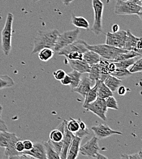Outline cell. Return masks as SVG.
<instances>
[{
	"label": "cell",
	"mask_w": 142,
	"mask_h": 159,
	"mask_svg": "<svg viewBox=\"0 0 142 159\" xmlns=\"http://www.w3.org/2000/svg\"><path fill=\"white\" fill-rule=\"evenodd\" d=\"M59 34L57 30L38 31L33 40L32 54H36L45 48H53Z\"/></svg>",
	"instance_id": "cell-1"
},
{
	"label": "cell",
	"mask_w": 142,
	"mask_h": 159,
	"mask_svg": "<svg viewBox=\"0 0 142 159\" xmlns=\"http://www.w3.org/2000/svg\"><path fill=\"white\" fill-rule=\"evenodd\" d=\"M14 16L13 14L9 12L4 26L1 31V47L4 55L9 56L12 50V24Z\"/></svg>",
	"instance_id": "cell-2"
},
{
	"label": "cell",
	"mask_w": 142,
	"mask_h": 159,
	"mask_svg": "<svg viewBox=\"0 0 142 159\" xmlns=\"http://www.w3.org/2000/svg\"><path fill=\"white\" fill-rule=\"evenodd\" d=\"M85 45L86 47L88 48V50L97 53L102 58L105 60H113L118 55L128 51L126 50L118 48L107 44H99L91 45L88 44L86 42H85Z\"/></svg>",
	"instance_id": "cell-3"
},
{
	"label": "cell",
	"mask_w": 142,
	"mask_h": 159,
	"mask_svg": "<svg viewBox=\"0 0 142 159\" xmlns=\"http://www.w3.org/2000/svg\"><path fill=\"white\" fill-rule=\"evenodd\" d=\"M115 13L117 15L130 16L137 15L142 19V6L131 1L125 0L117 1L115 7Z\"/></svg>",
	"instance_id": "cell-4"
},
{
	"label": "cell",
	"mask_w": 142,
	"mask_h": 159,
	"mask_svg": "<svg viewBox=\"0 0 142 159\" xmlns=\"http://www.w3.org/2000/svg\"><path fill=\"white\" fill-rule=\"evenodd\" d=\"M79 28L67 31L60 33L54 47L55 52H58L65 47L72 43L77 40L80 34Z\"/></svg>",
	"instance_id": "cell-5"
},
{
	"label": "cell",
	"mask_w": 142,
	"mask_h": 159,
	"mask_svg": "<svg viewBox=\"0 0 142 159\" xmlns=\"http://www.w3.org/2000/svg\"><path fill=\"white\" fill-rule=\"evenodd\" d=\"M92 6L94 12V19L92 31L96 35L98 36L103 32L102 15L104 6L101 0H92Z\"/></svg>",
	"instance_id": "cell-6"
},
{
	"label": "cell",
	"mask_w": 142,
	"mask_h": 159,
	"mask_svg": "<svg viewBox=\"0 0 142 159\" xmlns=\"http://www.w3.org/2000/svg\"><path fill=\"white\" fill-rule=\"evenodd\" d=\"M83 107L88 111L93 113L102 120L104 121L107 120V118L106 114L108 108L107 107L105 100L104 99L98 98L93 102L83 106Z\"/></svg>",
	"instance_id": "cell-7"
},
{
	"label": "cell",
	"mask_w": 142,
	"mask_h": 159,
	"mask_svg": "<svg viewBox=\"0 0 142 159\" xmlns=\"http://www.w3.org/2000/svg\"><path fill=\"white\" fill-rule=\"evenodd\" d=\"M99 151L100 147L99 145V139L96 137H93L84 145L80 146L79 153L84 156L96 159Z\"/></svg>",
	"instance_id": "cell-8"
},
{
	"label": "cell",
	"mask_w": 142,
	"mask_h": 159,
	"mask_svg": "<svg viewBox=\"0 0 142 159\" xmlns=\"http://www.w3.org/2000/svg\"><path fill=\"white\" fill-rule=\"evenodd\" d=\"M127 39L126 31H119L116 33H110L106 34L105 44L123 49Z\"/></svg>",
	"instance_id": "cell-9"
},
{
	"label": "cell",
	"mask_w": 142,
	"mask_h": 159,
	"mask_svg": "<svg viewBox=\"0 0 142 159\" xmlns=\"http://www.w3.org/2000/svg\"><path fill=\"white\" fill-rule=\"evenodd\" d=\"M126 32L127 39L123 49L128 51H134L142 55V38L135 36L129 30H127Z\"/></svg>",
	"instance_id": "cell-10"
},
{
	"label": "cell",
	"mask_w": 142,
	"mask_h": 159,
	"mask_svg": "<svg viewBox=\"0 0 142 159\" xmlns=\"http://www.w3.org/2000/svg\"><path fill=\"white\" fill-rule=\"evenodd\" d=\"M91 130L94 133L95 137L98 139H105L113 135H122V133L121 132L113 130L107 125L103 124L92 127Z\"/></svg>",
	"instance_id": "cell-11"
},
{
	"label": "cell",
	"mask_w": 142,
	"mask_h": 159,
	"mask_svg": "<svg viewBox=\"0 0 142 159\" xmlns=\"http://www.w3.org/2000/svg\"><path fill=\"white\" fill-rule=\"evenodd\" d=\"M85 41L83 40H77L72 43L61 49L60 52H58V55L66 57L68 54L72 52H80L84 53L88 50L85 45Z\"/></svg>",
	"instance_id": "cell-12"
},
{
	"label": "cell",
	"mask_w": 142,
	"mask_h": 159,
	"mask_svg": "<svg viewBox=\"0 0 142 159\" xmlns=\"http://www.w3.org/2000/svg\"><path fill=\"white\" fill-rule=\"evenodd\" d=\"M21 154L30 156L33 159H47L44 144L40 142L33 143V146L31 149L24 150Z\"/></svg>",
	"instance_id": "cell-13"
},
{
	"label": "cell",
	"mask_w": 142,
	"mask_h": 159,
	"mask_svg": "<svg viewBox=\"0 0 142 159\" xmlns=\"http://www.w3.org/2000/svg\"><path fill=\"white\" fill-rule=\"evenodd\" d=\"M93 85V82L89 77H85L81 79L78 86L76 88L72 89V92L79 94L83 98H85L86 94L91 89L92 86Z\"/></svg>",
	"instance_id": "cell-14"
},
{
	"label": "cell",
	"mask_w": 142,
	"mask_h": 159,
	"mask_svg": "<svg viewBox=\"0 0 142 159\" xmlns=\"http://www.w3.org/2000/svg\"><path fill=\"white\" fill-rule=\"evenodd\" d=\"M81 141L82 139L74 135L72 142L68 149L67 159H76L77 158L79 154Z\"/></svg>",
	"instance_id": "cell-15"
},
{
	"label": "cell",
	"mask_w": 142,
	"mask_h": 159,
	"mask_svg": "<svg viewBox=\"0 0 142 159\" xmlns=\"http://www.w3.org/2000/svg\"><path fill=\"white\" fill-rule=\"evenodd\" d=\"M66 121L67 120H66L64 137H63V143H62L63 146H62V149L61 155H60V159H67L68 149H69V148L72 142V137L74 136V134L67 129Z\"/></svg>",
	"instance_id": "cell-16"
},
{
	"label": "cell",
	"mask_w": 142,
	"mask_h": 159,
	"mask_svg": "<svg viewBox=\"0 0 142 159\" xmlns=\"http://www.w3.org/2000/svg\"><path fill=\"white\" fill-rule=\"evenodd\" d=\"M68 64L71 67L81 74L89 73L90 70V66L83 60H71L67 59Z\"/></svg>",
	"instance_id": "cell-17"
},
{
	"label": "cell",
	"mask_w": 142,
	"mask_h": 159,
	"mask_svg": "<svg viewBox=\"0 0 142 159\" xmlns=\"http://www.w3.org/2000/svg\"><path fill=\"white\" fill-rule=\"evenodd\" d=\"M19 139L16 134L10 133L7 131L0 132V147L6 148L11 143L19 141Z\"/></svg>",
	"instance_id": "cell-18"
},
{
	"label": "cell",
	"mask_w": 142,
	"mask_h": 159,
	"mask_svg": "<svg viewBox=\"0 0 142 159\" xmlns=\"http://www.w3.org/2000/svg\"><path fill=\"white\" fill-rule=\"evenodd\" d=\"M65 123L66 120H64L57 129L53 130L50 132L49 135V138L50 141L53 142H60L62 141L64 137Z\"/></svg>",
	"instance_id": "cell-19"
},
{
	"label": "cell",
	"mask_w": 142,
	"mask_h": 159,
	"mask_svg": "<svg viewBox=\"0 0 142 159\" xmlns=\"http://www.w3.org/2000/svg\"><path fill=\"white\" fill-rule=\"evenodd\" d=\"M101 57L96 52L88 50L83 53V60H85L90 66L96 64H98Z\"/></svg>",
	"instance_id": "cell-20"
},
{
	"label": "cell",
	"mask_w": 142,
	"mask_h": 159,
	"mask_svg": "<svg viewBox=\"0 0 142 159\" xmlns=\"http://www.w3.org/2000/svg\"><path fill=\"white\" fill-rule=\"evenodd\" d=\"M103 83L113 93H115L118 87L121 85L122 80L109 75L103 81Z\"/></svg>",
	"instance_id": "cell-21"
},
{
	"label": "cell",
	"mask_w": 142,
	"mask_h": 159,
	"mask_svg": "<svg viewBox=\"0 0 142 159\" xmlns=\"http://www.w3.org/2000/svg\"><path fill=\"white\" fill-rule=\"evenodd\" d=\"M98 97L105 99L109 96H113V93L101 81H98Z\"/></svg>",
	"instance_id": "cell-22"
},
{
	"label": "cell",
	"mask_w": 142,
	"mask_h": 159,
	"mask_svg": "<svg viewBox=\"0 0 142 159\" xmlns=\"http://www.w3.org/2000/svg\"><path fill=\"white\" fill-rule=\"evenodd\" d=\"M89 78L94 83L97 81H99L101 77V69L100 65L96 64L90 66V70L89 72Z\"/></svg>",
	"instance_id": "cell-23"
},
{
	"label": "cell",
	"mask_w": 142,
	"mask_h": 159,
	"mask_svg": "<svg viewBox=\"0 0 142 159\" xmlns=\"http://www.w3.org/2000/svg\"><path fill=\"white\" fill-rule=\"evenodd\" d=\"M72 24L77 28L88 30L89 28V23L88 21L83 17H78L72 14Z\"/></svg>",
	"instance_id": "cell-24"
},
{
	"label": "cell",
	"mask_w": 142,
	"mask_h": 159,
	"mask_svg": "<svg viewBox=\"0 0 142 159\" xmlns=\"http://www.w3.org/2000/svg\"><path fill=\"white\" fill-rule=\"evenodd\" d=\"M98 81L95 83L91 89L88 91L85 98V102L83 106H85L87 104L93 102L98 98Z\"/></svg>",
	"instance_id": "cell-25"
},
{
	"label": "cell",
	"mask_w": 142,
	"mask_h": 159,
	"mask_svg": "<svg viewBox=\"0 0 142 159\" xmlns=\"http://www.w3.org/2000/svg\"><path fill=\"white\" fill-rule=\"evenodd\" d=\"M137 57H142V55L137 52H135L134 51H127L126 52L121 53L118 55L114 59L108 60V61L111 62H119L121 61L130 59V58Z\"/></svg>",
	"instance_id": "cell-26"
},
{
	"label": "cell",
	"mask_w": 142,
	"mask_h": 159,
	"mask_svg": "<svg viewBox=\"0 0 142 159\" xmlns=\"http://www.w3.org/2000/svg\"><path fill=\"white\" fill-rule=\"evenodd\" d=\"M43 144L45 150L47 159H60V155L52 147L49 140L48 141L44 142Z\"/></svg>",
	"instance_id": "cell-27"
},
{
	"label": "cell",
	"mask_w": 142,
	"mask_h": 159,
	"mask_svg": "<svg viewBox=\"0 0 142 159\" xmlns=\"http://www.w3.org/2000/svg\"><path fill=\"white\" fill-rule=\"evenodd\" d=\"M38 54V58L39 59L44 61V62H47L48 61L50 60L53 58L55 52L52 50V48H45L40 50Z\"/></svg>",
	"instance_id": "cell-28"
},
{
	"label": "cell",
	"mask_w": 142,
	"mask_h": 159,
	"mask_svg": "<svg viewBox=\"0 0 142 159\" xmlns=\"http://www.w3.org/2000/svg\"><path fill=\"white\" fill-rule=\"evenodd\" d=\"M15 85V82L9 75H0V90L11 88Z\"/></svg>",
	"instance_id": "cell-29"
},
{
	"label": "cell",
	"mask_w": 142,
	"mask_h": 159,
	"mask_svg": "<svg viewBox=\"0 0 142 159\" xmlns=\"http://www.w3.org/2000/svg\"><path fill=\"white\" fill-rule=\"evenodd\" d=\"M81 74H82L81 73L74 70H73V71L69 72L67 74V75H69V77L71 79V83L70 84L71 89H74L78 86L81 80Z\"/></svg>",
	"instance_id": "cell-30"
},
{
	"label": "cell",
	"mask_w": 142,
	"mask_h": 159,
	"mask_svg": "<svg viewBox=\"0 0 142 159\" xmlns=\"http://www.w3.org/2000/svg\"><path fill=\"white\" fill-rule=\"evenodd\" d=\"M110 75L119 79L122 80V79H125L127 77H129L131 75V74L129 72L127 69L116 67L115 70Z\"/></svg>",
	"instance_id": "cell-31"
},
{
	"label": "cell",
	"mask_w": 142,
	"mask_h": 159,
	"mask_svg": "<svg viewBox=\"0 0 142 159\" xmlns=\"http://www.w3.org/2000/svg\"><path fill=\"white\" fill-rule=\"evenodd\" d=\"M142 57H137L134 58H132L127 60H123L119 62H113L116 66V67H121V68H125L127 69L129 67L131 66L137 60H139Z\"/></svg>",
	"instance_id": "cell-32"
},
{
	"label": "cell",
	"mask_w": 142,
	"mask_h": 159,
	"mask_svg": "<svg viewBox=\"0 0 142 159\" xmlns=\"http://www.w3.org/2000/svg\"><path fill=\"white\" fill-rule=\"evenodd\" d=\"M66 127L67 129L72 132L73 134L77 132L79 129V120L73 119L70 118L69 121H66Z\"/></svg>",
	"instance_id": "cell-33"
},
{
	"label": "cell",
	"mask_w": 142,
	"mask_h": 159,
	"mask_svg": "<svg viewBox=\"0 0 142 159\" xmlns=\"http://www.w3.org/2000/svg\"><path fill=\"white\" fill-rule=\"evenodd\" d=\"M105 100L107 108L113 109L115 110H118L119 109L117 100L113 96L108 97L105 99Z\"/></svg>",
	"instance_id": "cell-34"
},
{
	"label": "cell",
	"mask_w": 142,
	"mask_h": 159,
	"mask_svg": "<svg viewBox=\"0 0 142 159\" xmlns=\"http://www.w3.org/2000/svg\"><path fill=\"white\" fill-rule=\"evenodd\" d=\"M129 69V72L132 74L137 72H141L142 70V57L137 60Z\"/></svg>",
	"instance_id": "cell-35"
},
{
	"label": "cell",
	"mask_w": 142,
	"mask_h": 159,
	"mask_svg": "<svg viewBox=\"0 0 142 159\" xmlns=\"http://www.w3.org/2000/svg\"><path fill=\"white\" fill-rule=\"evenodd\" d=\"M89 134H90V130L89 129V128L88 127L84 129H79L77 132H76L75 134H74V135L75 136L78 137L81 139H83V138L87 137Z\"/></svg>",
	"instance_id": "cell-36"
},
{
	"label": "cell",
	"mask_w": 142,
	"mask_h": 159,
	"mask_svg": "<svg viewBox=\"0 0 142 159\" xmlns=\"http://www.w3.org/2000/svg\"><path fill=\"white\" fill-rule=\"evenodd\" d=\"M49 141L50 143V144H52V147L54 148V149L56 151V152L60 155H61V151L62 149V146H63V139L62 141H60V142H53L52 141L49 139Z\"/></svg>",
	"instance_id": "cell-37"
},
{
	"label": "cell",
	"mask_w": 142,
	"mask_h": 159,
	"mask_svg": "<svg viewBox=\"0 0 142 159\" xmlns=\"http://www.w3.org/2000/svg\"><path fill=\"white\" fill-rule=\"evenodd\" d=\"M121 157L124 159H142V151L133 154H121Z\"/></svg>",
	"instance_id": "cell-38"
},
{
	"label": "cell",
	"mask_w": 142,
	"mask_h": 159,
	"mask_svg": "<svg viewBox=\"0 0 142 159\" xmlns=\"http://www.w3.org/2000/svg\"><path fill=\"white\" fill-rule=\"evenodd\" d=\"M66 58L71 60H83V53L80 52H72L68 54Z\"/></svg>",
	"instance_id": "cell-39"
},
{
	"label": "cell",
	"mask_w": 142,
	"mask_h": 159,
	"mask_svg": "<svg viewBox=\"0 0 142 159\" xmlns=\"http://www.w3.org/2000/svg\"><path fill=\"white\" fill-rule=\"evenodd\" d=\"M66 73L65 72V71L62 69L57 70L53 73L54 78L58 81H61V80L63 79V77L66 75Z\"/></svg>",
	"instance_id": "cell-40"
},
{
	"label": "cell",
	"mask_w": 142,
	"mask_h": 159,
	"mask_svg": "<svg viewBox=\"0 0 142 159\" xmlns=\"http://www.w3.org/2000/svg\"><path fill=\"white\" fill-rule=\"evenodd\" d=\"M15 148L16 149L17 151L21 152H23L24 150H25V148H24V145H23V141L20 139L19 141H17L16 143V144H15Z\"/></svg>",
	"instance_id": "cell-41"
},
{
	"label": "cell",
	"mask_w": 142,
	"mask_h": 159,
	"mask_svg": "<svg viewBox=\"0 0 142 159\" xmlns=\"http://www.w3.org/2000/svg\"><path fill=\"white\" fill-rule=\"evenodd\" d=\"M61 84L64 86H70L71 83V79L67 74H66V75L63 77V79L61 80Z\"/></svg>",
	"instance_id": "cell-42"
},
{
	"label": "cell",
	"mask_w": 142,
	"mask_h": 159,
	"mask_svg": "<svg viewBox=\"0 0 142 159\" xmlns=\"http://www.w3.org/2000/svg\"><path fill=\"white\" fill-rule=\"evenodd\" d=\"M25 150H30L31 149L33 146V143L30 140H25L23 141Z\"/></svg>",
	"instance_id": "cell-43"
},
{
	"label": "cell",
	"mask_w": 142,
	"mask_h": 159,
	"mask_svg": "<svg viewBox=\"0 0 142 159\" xmlns=\"http://www.w3.org/2000/svg\"><path fill=\"white\" fill-rule=\"evenodd\" d=\"M118 91V94L120 95V96H124L126 93H127V89L124 86H122V85H120L118 88L117 89Z\"/></svg>",
	"instance_id": "cell-44"
},
{
	"label": "cell",
	"mask_w": 142,
	"mask_h": 159,
	"mask_svg": "<svg viewBox=\"0 0 142 159\" xmlns=\"http://www.w3.org/2000/svg\"><path fill=\"white\" fill-rule=\"evenodd\" d=\"M1 131H7V127L5 122L0 118V132Z\"/></svg>",
	"instance_id": "cell-45"
},
{
	"label": "cell",
	"mask_w": 142,
	"mask_h": 159,
	"mask_svg": "<svg viewBox=\"0 0 142 159\" xmlns=\"http://www.w3.org/2000/svg\"><path fill=\"white\" fill-rule=\"evenodd\" d=\"M112 30L113 33H116L120 31V26L118 24H114L112 27Z\"/></svg>",
	"instance_id": "cell-46"
},
{
	"label": "cell",
	"mask_w": 142,
	"mask_h": 159,
	"mask_svg": "<svg viewBox=\"0 0 142 159\" xmlns=\"http://www.w3.org/2000/svg\"><path fill=\"white\" fill-rule=\"evenodd\" d=\"M127 1H131L134 3H135L140 6H142V0H127Z\"/></svg>",
	"instance_id": "cell-47"
},
{
	"label": "cell",
	"mask_w": 142,
	"mask_h": 159,
	"mask_svg": "<svg viewBox=\"0 0 142 159\" xmlns=\"http://www.w3.org/2000/svg\"><path fill=\"white\" fill-rule=\"evenodd\" d=\"M96 159H108L107 158V157H106V156H103V155H102L99 152L97 154V156H96Z\"/></svg>",
	"instance_id": "cell-48"
},
{
	"label": "cell",
	"mask_w": 142,
	"mask_h": 159,
	"mask_svg": "<svg viewBox=\"0 0 142 159\" xmlns=\"http://www.w3.org/2000/svg\"><path fill=\"white\" fill-rule=\"evenodd\" d=\"M74 0H62V2L65 6H69Z\"/></svg>",
	"instance_id": "cell-49"
},
{
	"label": "cell",
	"mask_w": 142,
	"mask_h": 159,
	"mask_svg": "<svg viewBox=\"0 0 142 159\" xmlns=\"http://www.w3.org/2000/svg\"><path fill=\"white\" fill-rule=\"evenodd\" d=\"M2 105L0 104V118H1V115H2Z\"/></svg>",
	"instance_id": "cell-50"
},
{
	"label": "cell",
	"mask_w": 142,
	"mask_h": 159,
	"mask_svg": "<svg viewBox=\"0 0 142 159\" xmlns=\"http://www.w3.org/2000/svg\"><path fill=\"white\" fill-rule=\"evenodd\" d=\"M40 1H42V0H32V1H33V2H38Z\"/></svg>",
	"instance_id": "cell-51"
},
{
	"label": "cell",
	"mask_w": 142,
	"mask_h": 159,
	"mask_svg": "<svg viewBox=\"0 0 142 159\" xmlns=\"http://www.w3.org/2000/svg\"><path fill=\"white\" fill-rule=\"evenodd\" d=\"M117 1H118V0H117ZM120 1H125V0H120Z\"/></svg>",
	"instance_id": "cell-52"
}]
</instances>
